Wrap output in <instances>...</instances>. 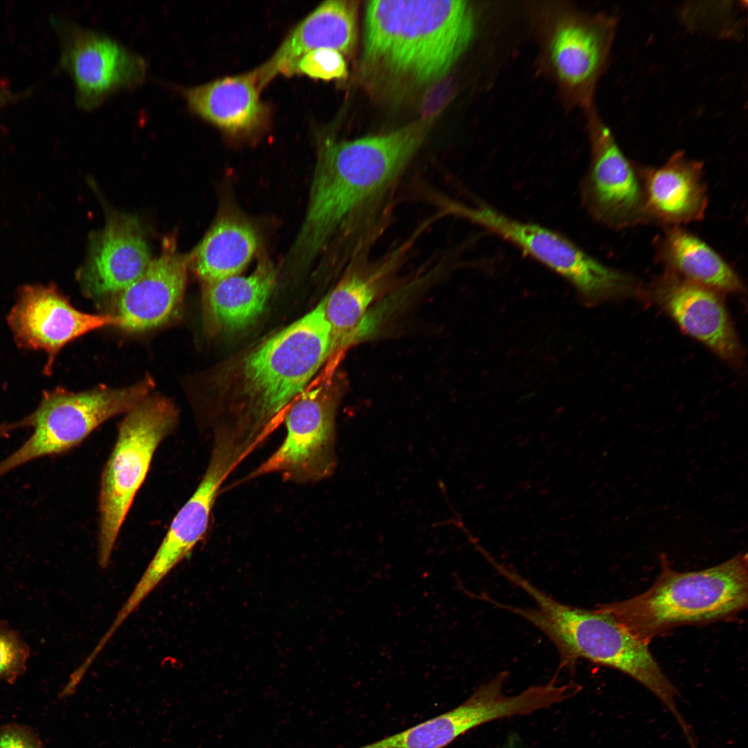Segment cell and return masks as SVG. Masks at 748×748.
Instances as JSON below:
<instances>
[{
	"instance_id": "cell-7",
	"label": "cell",
	"mask_w": 748,
	"mask_h": 748,
	"mask_svg": "<svg viewBox=\"0 0 748 748\" xmlns=\"http://www.w3.org/2000/svg\"><path fill=\"white\" fill-rule=\"evenodd\" d=\"M178 411L161 395L148 396L126 413L104 467L99 494L98 558L106 568L135 495L161 441L175 429Z\"/></svg>"
},
{
	"instance_id": "cell-13",
	"label": "cell",
	"mask_w": 748,
	"mask_h": 748,
	"mask_svg": "<svg viewBox=\"0 0 748 748\" xmlns=\"http://www.w3.org/2000/svg\"><path fill=\"white\" fill-rule=\"evenodd\" d=\"M7 322L18 347L45 352L47 374L58 353L71 341L98 328L121 326L118 317L82 312L54 285L38 283L18 289Z\"/></svg>"
},
{
	"instance_id": "cell-14",
	"label": "cell",
	"mask_w": 748,
	"mask_h": 748,
	"mask_svg": "<svg viewBox=\"0 0 748 748\" xmlns=\"http://www.w3.org/2000/svg\"><path fill=\"white\" fill-rule=\"evenodd\" d=\"M429 225L425 221L408 238L380 257L352 262L321 300L335 352L355 339L370 305L395 285L397 275Z\"/></svg>"
},
{
	"instance_id": "cell-10",
	"label": "cell",
	"mask_w": 748,
	"mask_h": 748,
	"mask_svg": "<svg viewBox=\"0 0 748 748\" xmlns=\"http://www.w3.org/2000/svg\"><path fill=\"white\" fill-rule=\"evenodd\" d=\"M50 22L60 47L57 66L71 78L78 107L93 109L116 91L144 80L146 60L116 39L57 15Z\"/></svg>"
},
{
	"instance_id": "cell-9",
	"label": "cell",
	"mask_w": 748,
	"mask_h": 748,
	"mask_svg": "<svg viewBox=\"0 0 748 748\" xmlns=\"http://www.w3.org/2000/svg\"><path fill=\"white\" fill-rule=\"evenodd\" d=\"M343 384L332 371L311 382L285 414L282 444L248 479L278 473L285 481L308 483L330 477L337 465L335 416Z\"/></svg>"
},
{
	"instance_id": "cell-15",
	"label": "cell",
	"mask_w": 748,
	"mask_h": 748,
	"mask_svg": "<svg viewBox=\"0 0 748 748\" xmlns=\"http://www.w3.org/2000/svg\"><path fill=\"white\" fill-rule=\"evenodd\" d=\"M650 293L684 332L725 362L742 363V348L722 293L667 271L652 283Z\"/></svg>"
},
{
	"instance_id": "cell-29",
	"label": "cell",
	"mask_w": 748,
	"mask_h": 748,
	"mask_svg": "<svg viewBox=\"0 0 748 748\" xmlns=\"http://www.w3.org/2000/svg\"><path fill=\"white\" fill-rule=\"evenodd\" d=\"M499 748H524V747L520 738L515 734H512Z\"/></svg>"
},
{
	"instance_id": "cell-19",
	"label": "cell",
	"mask_w": 748,
	"mask_h": 748,
	"mask_svg": "<svg viewBox=\"0 0 748 748\" xmlns=\"http://www.w3.org/2000/svg\"><path fill=\"white\" fill-rule=\"evenodd\" d=\"M357 4L355 1H325L287 34L273 55L253 69L261 90L279 74L290 75L298 60L307 53L329 48L350 55L357 40Z\"/></svg>"
},
{
	"instance_id": "cell-23",
	"label": "cell",
	"mask_w": 748,
	"mask_h": 748,
	"mask_svg": "<svg viewBox=\"0 0 748 748\" xmlns=\"http://www.w3.org/2000/svg\"><path fill=\"white\" fill-rule=\"evenodd\" d=\"M507 711V703L500 692L481 684L452 710L357 748H443L474 728L504 718Z\"/></svg>"
},
{
	"instance_id": "cell-24",
	"label": "cell",
	"mask_w": 748,
	"mask_h": 748,
	"mask_svg": "<svg viewBox=\"0 0 748 748\" xmlns=\"http://www.w3.org/2000/svg\"><path fill=\"white\" fill-rule=\"evenodd\" d=\"M654 260L664 271L720 293L742 294L737 271L711 245L684 226L663 228L654 240Z\"/></svg>"
},
{
	"instance_id": "cell-17",
	"label": "cell",
	"mask_w": 748,
	"mask_h": 748,
	"mask_svg": "<svg viewBox=\"0 0 748 748\" xmlns=\"http://www.w3.org/2000/svg\"><path fill=\"white\" fill-rule=\"evenodd\" d=\"M150 262L139 222L127 215H112L91 243L80 281L90 296L117 294L140 276Z\"/></svg>"
},
{
	"instance_id": "cell-11",
	"label": "cell",
	"mask_w": 748,
	"mask_h": 748,
	"mask_svg": "<svg viewBox=\"0 0 748 748\" xmlns=\"http://www.w3.org/2000/svg\"><path fill=\"white\" fill-rule=\"evenodd\" d=\"M589 116L591 159L580 185L583 206L595 221L613 230L648 224L641 166L625 156L594 113Z\"/></svg>"
},
{
	"instance_id": "cell-28",
	"label": "cell",
	"mask_w": 748,
	"mask_h": 748,
	"mask_svg": "<svg viewBox=\"0 0 748 748\" xmlns=\"http://www.w3.org/2000/svg\"><path fill=\"white\" fill-rule=\"evenodd\" d=\"M0 748H44L38 735L29 727L10 723L0 727Z\"/></svg>"
},
{
	"instance_id": "cell-21",
	"label": "cell",
	"mask_w": 748,
	"mask_h": 748,
	"mask_svg": "<svg viewBox=\"0 0 748 748\" xmlns=\"http://www.w3.org/2000/svg\"><path fill=\"white\" fill-rule=\"evenodd\" d=\"M275 283L276 271L266 260L249 276L204 283L202 303L207 331L227 335L249 327L264 311Z\"/></svg>"
},
{
	"instance_id": "cell-26",
	"label": "cell",
	"mask_w": 748,
	"mask_h": 748,
	"mask_svg": "<svg viewBox=\"0 0 748 748\" xmlns=\"http://www.w3.org/2000/svg\"><path fill=\"white\" fill-rule=\"evenodd\" d=\"M295 73L324 80H339L346 78L348 69L344 55L339 52L320 48L300 57L293 66L291 75Z\"/></svg>"
},
{
	"instance_id": "cell-3",
	"label": "cell",
	"mask_w": 748,
	"mask_h": 748,
	"mask_svg": "<svg viewBox=\"0 0 748 748\" xmlns=\"http://www.w3.org/2000/svg\"><path fill=\"white\" fill-rule=\"evenodd\" d=\"M364 29V79L410 91L449 72L471 42L474 17L465 1H371Z\"/></svg>"
},
{
	"instance_id": "cell-16",
	"label": "cell",
	"mask_w": 748,
	"mask_h": 748,
	"mask_svg": "<svg viewBox=\"0 0 748 748\" xmlns=\"http://www.w3.org/2000/svg\"><path fill=\"white\" fill-rule=\"evenodd\" d=\"M616 25L614 18L606 15L567 17L550 35L548 54L555 77L586 104L605 66Z\"/></svg>"
},
{
	"instance_id": "cell-1",
	"label": "cell",
	"mask_w": 748,
	"mask_h": 748,
	"mask_svg": "<svg viewBox=\"0 0 748 748\" xmlns=\"http://www.w3.org/2000/svg\"><path fill=\"white\" fill-rule=\"evenodd\" d=\"M427 123L323 143L293 248L296 260H312L333 243L345 267L370 256L391 222L396 193L425 139Z\"/></svg>"
},
{
	"instance_id": "cell-12",
	"label": "cell",
	"mask_w": 748,
	"mask_h": 748,
	"mask_svg": "<svg viewBox=\"0 0 748 748\" xmlns=\"http://www.w3.org/2000/svg\"><path fill=\"white\" fill-rule=\"evenodd\" d=\"M251 452L226 428L215 431L208 465L197 489L179 510L143 574L138 589L149 594L204 537L220 486Z\"/></svg>"
},
{
	"instance_id": "cell-8",
	"label": "cell",
	"mask_w": 748,
	"mask_h": 748,
	"mask_svg": "<svg viewBox=\"0 0 748 748\" xmlns=\"http://www.w3.org/2000/svg\"><path fill=\"white\" fill-rule=\"evenodd\" d=\"M154 387L148 376L123 388L104 386L82 392L55 388L44 391L38 407L23 420L33 429L31 435L0 462V477L33 460L77 446L102 423L139 404Z\"/></svg>"
},
{
	"instance_id": "cell-4",
	"label": "cell",
	"mask_w": 748,
	"mask_h": 748,
	"mask_svg": "<svg viewBox=\"0 0 748 748\" xmlns=\"http://www.w3.org/2000/svg\"><path fill=\"white\" fill-rule=\"evenodd\" d=\"M506 578L527 593L535 602L531 608L497 602L498 608L531 623L553 643L559 654L556 673L574 671L586 659L631 677L652 693L674 716L684 721L676 698L679 693L664 673L648 645L621 625L601 605L584 609L559 602L514 570Z\"/></svg>"
},
{
	"instance_id": "cell-6",
	"label": "cell",
	"mask_w": 748,
	"mask_h": 748,
	"mask_svg": "<svg viewBox=\"0 0 748 748\" xmlns=\"http://www.w3.org/2000/svg\"><path fill=\"white\" fill-rule=\"evenodd\" d=\"M449 215L464 219L503 239L564 278L586 305L639 296L642 284L629 274L598 260L564 235L517 220L479 202L451 200Z\"/></svg>"
},
{
	"instance_id": "cell-2",
	"label": "cell",
	"mask_w": 748,
	"mask_h": 748,
	"mask_svg": "<svg viewBox=\"0 0 748 748\" xmlns=\"http://www.w3.org/2000/svg\"><path fill=\"white\" fill-rule=\"evenodd\" d=\"M335 352L321 301L217 367L212 380L217 424L257 447Z\"/></svg>"
},
{
	"instance_id": "cell-27",
	"label": "cell",
	"mask_w": 748,
	"mask_h": 748,
	"mask_svg": "<svg viewBox=\"0 0 748 748\" xmlns=\"http://www.w3.org/2000/svg\"><path fill=\"white\" fill-rule=\"evenodd\" d=\"M29 654L19 634L0 622V681L15 682L25 673Z\"/></svg>"
},
{
	"instance_id": "cell-20",
	"label": "cell",
	"mask_w": 748,
	"mask_h": 748,
	"mask_svg": "<svg viewBox=\"0 0 748 748\" xmlns=\"http://www.w3.org/2000/svg\"><path fill=\"white\" fill-rule=\"evenodd\" d=\"M190 256L166 251L151 260L143 274L117 294L115 315L120 328L139 332L168 321L178 308L185 289Z\"/></svg>"
},
{
	"instance_id": "cell-5",
	"label": "cell",
	"mask_w": 748,
	"mask_h": 748,
	"mask_svg": "<svg viewBox=\"0 0 748 748\" xmlns=\"http://www.w3.org/2000/svg\"><path fill=\"white\" fill-rule=\"evenodd\" d=\"M747 603L745 553L699 571H676L664 563L646 591L601 606L648 645L654 636L675 626L722 619L747 608Z\"/></svg>"
},
{
	"instance_id": "cell-25",
	"label": "cell",
	"mask_w": 748,
	"mask_h": 748,
	"mask_svg": "<svg viewBox=\"0 0 748 748\" xmlns=\"http://www.w3.org/2000/svg\"><path fill=\"white\" fill-rule=\"evenodd\" d=\"M253 226L234 216H223L211 226L190 256V261L203 283L238 275L249 264L258 248Z\"/></svg>"
},
{
	"instance_id": "cell-22",
	"label": "cell",
	"mask_w": 748,
	"mask_h": 748,
	"mask_svg": "<svg viewBox=\"0 0 748 748\" xmlns=\"http://www.w3.org/2000/svg\"><path fill=\"white\" fill-rule=\"evenodd\" d=\"M195 114L231 134L257 127L264 114L253 71L192 87L175 85Z\"/></svg>"
},
{
	"instance_id": "cell-18",
	"label": "cell",
	"mask_w": 748,
	"mask_h": 748,
	"mask_svg": "<svg viewBox=\"0 0 748 748\" xmlns=\"http://www.w3.org/2000/svg\"><path fill=\"white\" fill-rule=\"evenodd\" d=\"M641 170L648 224L684 226L704 219L709 193L701 161L679 151L659 167Z\"/></svg>"
}]
</instances>
